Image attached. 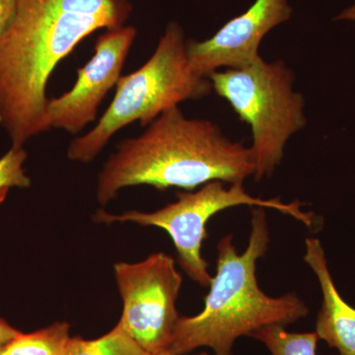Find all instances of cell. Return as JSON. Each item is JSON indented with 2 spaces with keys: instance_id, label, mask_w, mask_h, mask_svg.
<instances>
[{
  "instance_id": "1",
  "label": "cell",
  "mask_w": 355,
  "mask_h": 355,
  "mask_svg": "<svg viewBox=\"0 0 355 355\" xmlns=\"http://www.w3.org/2000/svg\"><path fill=\"white\" fill-rule=\"evenodd\" d=\"M130 0H18L0 44V127L12 146L49 132V80L58 64L98 30L125 26Z\"/></svg>"
},
{
  "instance_id": "2",
  "label": "cell",
  "mask_w": 355,
  "mask_h": 355,
  "mask_svg": "<svg viewBox=\"0 0 355 355\" xmlns=\"http://www.w3.org/2000/svg\"><path fill=\"white\" fill-rule=\"evenodd\" d=\"M254 172L251 147L227 139L214 121L187 118L175 107L116 146L98 174L96 198L105 207L130 187L193 191L214 181L244 183Z\"/></svg>"
},
{
  "instance_id": "3",
  "label": "cell",
  "mask_w": 355,
  "mask_h": 355,
  "mask_svg": "<svg viewBox=\"0 0 355 355\" xmlns=\"http://www.w3.org/2000/svg\"><path fill=\"white\" fill-rule=\"evenodd\" d=\"M270 229L266 209H252L251 234L247 249L238 253L232 235L217 245L216 275L212 277L205 307L196 316L180 317L169 352L184 355L209 347L216 355H233L237 338L263 327H287L309 314V308L295 293L272 297L257 280V261L266 254Z\"/></svg>"
},
{
  "instance_id": "4",
  "label": "cell",
  "mask_w": 355,
  "mask_h": 355,
  "mask_svg": "<svg viewBox=\"0 0 355 355\" xmlns=\"http://www.w3.org/2000/svg\"><path fill=\"white\" fill-rule=\"evenodd\" d=\"M211 91L209 77L191 67L183 28L170 22L146 64L121 76L113 101L92 130L71 140L67 157L74 162H92L121 128L135 121L146 128L170 109L202 99Z\"/></svg>"
},
{
  "instance_id": "5",
  "label": "cell",
  "mask_w": 355,
  "mask_h": 355,
  "mask_svg": "<svg viewBox=\"0 0 355 355\" xmlns=\"http://www.w3.org/2000/svg\"><path fill=\"white\" fill-rule=\"evenodd\" d=\"M209 78L212 91L251 128L254 179L272 176L288 139L307 123L304 97L294 90L293 72L284 62L260 57L241 69L217 70Z\"/></svg>"
},
{
  "instance_id": "6",
  "label": "cell",
  "mask_w": 355,
  "mask_h": 355,
  "mask_svg": "<svg viewBox=\"0 0 355 355\" xmlns=\"http://www.w3.org/2000/svg\"><path fill=\"white\" fill-rule=\"evenodd\" d=\"M224 184L214 181L203 184L197 191L178 193L177 202L153 212L128 210L114 214L98 209L93 214V221L106 224L132 222L163 229L174 243L179 265L191 279L203 287H209L212 282L209 263L202 256L203 241L209 237L207 225L210 218L222 210L249 205L279 210L309 228H317L319 224L313 212L303 211L302 203L298 200L286 203L279 198L263 200L249 195L243 183L230 184L229 188Z\"/></svg>"
},
{
  "instance_id": "7",
  "label": "cell",
  "mask_w": 355,
  "mask_h": 355,
  "mask_svg": "<svg viewBox=\"0 0 355 355\" xmlns=\"http://www.w3.org/2000/svg\"><path fill=\"white\" fill-rule=\"evenodd\" d=\"M123 313L119 324L146 354L169 350L180 319L176 302L183 277L176 261L159 252L137 263L114 265Z\"/></svg>"
},
{
  "instance_id": "8",
  "label": "cell",
  "mask_w": 355,
  "mask_h": 355,
  "mask_svg": "<svg viewBox=\"0 0 355 355\" xmlns=\"http://www.w3.org/2000/svg\"><path fill=\"white\" fill-rule=\"evenodd\" d=\"M137 34L133 26L125 25L103 33L96 41L94 55L77 69L72 88L49 100L46 109L49 130L55 128L80 135L96 121L102 102L120 80Z\"/></svg>"
},
{
  "instance_id": "9",
  "label": "cell",
  "mask_w": 355,
  "mask_h": 355,
  "mask_svg": "<svg viewBox=\"0 0 355 355\" xmlns=\"http://www.w3.org/2000/svg\"><path fill=\"white\" fill-rule=\"evenodd\" d=\"M287 0H254L246 12L229 20L205 41H187L191 67L209 77L221 69H241L260 58L259 48L266 34L291 19Z\"/></svg>"
},
{
  "instance_id": "10",
  "label": "cell",
  "mask_w": 355,
  "mask_h": 355,
  "mask_svg": "<svg viewBox=\"0 0 355 355\" xmlns=\"http://www.w3.org/2000/svg\"><path fill=\"white\" fill-rule=\"evenodd\" d=\"M305 246V263L316 275L323 295L315 333L340 355H355V308L336 289L321 241L307 238Z\"/></svg>"
},
{
  "instance_id": "11",
  "label": "cell",
  "mask_w": 355,
  "mask_h": 355,
  "mask_svg": "<svg viewBox=\"0 0 355 355\" xmlns=\"http://www.w3.org/2000/svg\"><path fill=\"white\" fill-rule=\"evenodd\" d=\"M70 324L55 322L33 333L19 335L0 345V355H65Z\"/></svg>"
},
{
  "instance_id": "12",
  "label": "cell",
  "mask_w": 355,
  "mask_h": 355,
  "mask_svg": "<svg viewBox=\"0 0 355 355\" xmlns=\"http://www.w3.org/2000/svg\"><path fill=\"white\" fill-rule=\"evenodd\" d=\"M146 354L119 323L106 335L94 340H84L80 336L70 338L65 352V355Z\"/></svg>"
},
{
  "instance_id": "13",
  "label": "cell",
  "mask_w": 355,
  "mask_h": 355,
  "mask_svg": "<svg viewBox=\"0 0 355 355\" xmlns=\"http://www.w3.org/2000/svg\"><path fill=\"white\" fill-rule=\"evenodd\" d=\"M263 343L272 355H317L319 342L315 333H291L286 327L270 324L250 336Z\"/></svg>"
},
{
  "instance_id": "14",
  "label": "cell",
  "mask_w": 355,
  "mask_h": 355,
  "mask_svg": "<svg viewBox=\"0 0 355 355\" xmlns=\"http://www.w3.org/2000/svg\"><path fill=\"white\" fill-rule=\"evenodd\" d=\"M24 146H12L0 157V205L13 188L27 189L32 182L24 168L27 160Z\"/></svg>"
},
{
  "instance_id": "15",
  "label": "cell",
  "mask_w": 355,
  "mask_h": 355,
  "mask_svg": "<svg viewBox=\"0 0 355 355\" xmlns=\"http://www.w3.org/2000/svg\"><path fill=\"white\" fill-rule=\"evenodd\" d=\"M17 3L18 0H0V44L15 20Z\"/></svg>"
},
{
  "instance_id": "16",
  "label": "cell",
  "mask_w": 355,
  "mask_h": 355,
  "mask_svg": "<svg viewBox=\"0 0 355 355\" xmlns=\"http://www.w3.org/2000/svg\"><path fill=\"white\" fill-rule=\"evenodd\" d=\"M21 331L11 326L8 322L0 317V345H3L12 340L13 338L19 335Z\"/></svg>"
},
{
  "instance_id": "17",
  "label": "cell",
  "mask_w": 355,
  "mask_h": 355,
  "mask_svg": "<svg viewBox=\"0 0 355 355\" xmlns=\"http://www.w3.org/2000/svg\"><path fill=\"white\" fill-rule=\"evenodd\" d=\"M336 20L355 21V4L350 6L349 8L345 9V11H343V12L336 18Z\"/></svg>"
},
{
  "instance_id": "18",
  "label": "cell",
  "mask_w": 355,
  "mask_h": 355,
  "mask_svg": "<svg viewBox=\"0 0 355 355\" xmlns=\"http://www.w3.org/2000/svg\"><path fill=\"white\" fill-rule=\"evenodd\" d=\"M146 355H180V354H172V352H170L169 350H166V352H160V354H148ZM196 355H209L207 352H202V354H196Z\"/></svg>"
}]
</instances>
